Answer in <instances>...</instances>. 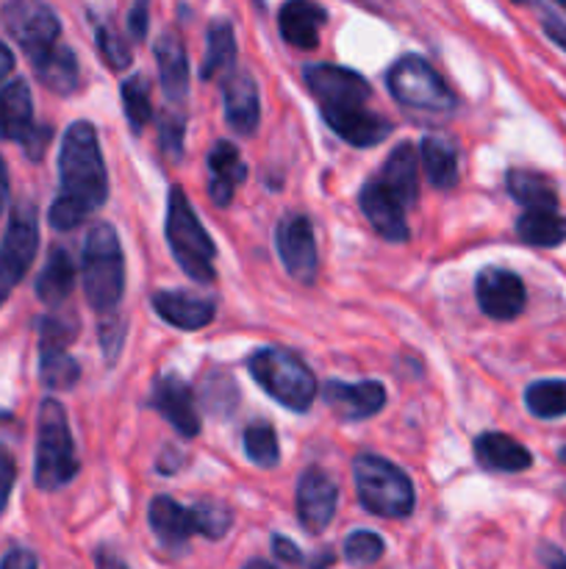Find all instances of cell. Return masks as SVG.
Instances as JSON below:
<instances>
[{"label":"cell","mask_w":566,"mask_h":569,"mask_svg":"<svg viewBox=\"0 0 566 569\" xmlns=\"http://www.w3.org/2000/svg\"><path fill=\"white\" fill-rule=\"evenodd\" d=\"M59 198L48 214L50 226L72 231L109 198V176L92 122L78 120L67 128L59 150Z\"/></svg>","instance_id":"6da1fadb"},{"label":"cell","mask_w":566,"mask_h":569,"mask_svg":"<svg viewBox=\"0 0 566 569\" xmlns=\"http://www.w3.org/2000/svg\"><path fill=\"white\" fill-rule=\"evenodd\" d=\"M303 78L336 137L355 148H375L383 139H388L392 122L370 109L372 89L358 72L347 67L311 64L305 67Z\"/></svg>","instance_id":"7a4b0ae2"},{"label":"cell","mask_w":566,"mask_h":569,"mask_svg":"<svg viewBox=\"0 0 566 569\" xmlns=\"http://www.w3.org/2000/svg\"><path fill=\"white\" fill-rule=\"evenodd\" d=\"M83 292L98 315H114L125 292V259L114 226L98 222L89 231L81 259Z\"/></svg>","instance_id":"3957f363"},{"label":"cell","mask_w":566,"mask_h":569,"mask_svg":"<svg viewBox=\"0 0 566 569\" xmlns=\"http://www.w3.org/2000/svg\"><path fill=\"white\" fill-rule=\"evenodd\" d=\"M253 381L270 395L275 403L294 415H305L316 398V378L300 356L283 348H261L247 359Z\"/></svg>","instance_id":"277c9868"},{"label":"cell","mask_w":566,"mask_h":569,"mask_svg":"<svg viewBox=\"0 0 566 569\" xmlns=\"http://www.w3.org/2000/svg\"><path fill=\"white\" fill-rule=\"evenodd\" d=\"M78 476V456L72 445L67 411L59 400L48 398L39 406L37 420V461L33 481L42 492H55Z\"/></svg>","instance_id":"5b68a950"},{"label":"cell","mask_w":566,"mask_h":569,"mask_svg":"<svg viewBox=\"0 0 566 569\" xmlns=\"http://www.w3.org/2000/svg\"><path fill=\"white\" fill-rule=\"evenodd\" d=\"M166 242L178 267L186 272L192 281L211 283L214 281V256L216 248L211 242L209 231L203 228L200 217L189 206L181 187H172L166 194Z\"/></svg>","instance_id":"8992f818"},{"label":"cell","mask_w":566,"mask_h":569,"mask_svg":"<svg viewBox=\"0 0 566 569\" xmlns=\"http://www.w3.org/2000/svg\"><path fill=\"white\" fill-rule=\"evenodd\" d=\"M355 492L370 515L383 520H403L414 511L416 495L411 478L381 456L361 453L353 461Z\"/></svg>","instance_id":"52a82bcc"},{"label":"cell","mask_w":566,"mask_h":569,"mask_svg":"<svg viewBox=\"0 0 566 569\" xmlns=\"http://www.w3.org/2000/svg\"><path fill=\"white\" fill-rule=\"evenodd\" d=\"M388 92L408 109L449 111L455 106V94L449 92L447 83L420 56H405L388 70Z\"/></svg>","instance_id":"ba28073f"},{"label":"cell","mask_w":566,"mask_h":569,"mask_svg":"<svg viewBox=\"0 0 566 569\" xmlns=\"http://www.w3.org/2000/svg\"><path fill=\"white\" fill-rule=\"evenodd\" d=\"M3 26L31 64L53 50L61 37L59 17L44 0H9L3 9Z\"/></svg>","instance_id":"9c48e42d"},{"label":"cell","mask_w":566,"mask_h":569,"mask_svg":"<svg viewBox=\"0 0 566 569\" xmlns=\"http://www.w3.org/2000/svg\"><path fill=\"white\" fill-rule=\"evenodd\" d=\"M39 248V226H37V209L28 200L14 206L11 211L9 228L0 242V306L11 295V289L22 281V276L31 267L33 256Z\"/></svg>","instance_id":"30bf717a"},{"label":"cell","mask_w":566,"mask_h":569,"mask_svg":"<svg viewBox=\"0 0 566 569\" xmlns=\"http://www.w3.org/2000/svg\"><path fill=\"white\" fill-rule=\"evenodd\" d=\"M275 248L283 261V270L297 283L309 287L316 278V242L314 226L305 214H286L281 217L275 228Z\"/></svg>","instance_id":"8fae6325"},{"label":"cell","mask_w":566,"mask_h":569,"mask_svg":"<svg viewBox=\"0 0 566 569\" xmlns=\"http://www.w3.org/2000/svg\"><path fill=\"white\" fill-rule=\"evenodd\" d=\"M475 298L483 315H486L488 320L497 322L516 320V317L525 311L527 303V292L522 278L516 276V272L503 270V267H486V270L477 276Z\"/></svg>","instance_id":"7c38bea8"},{"label":"cell","mask_w":566,"mask_h":569,"mask_svg":"<svg viewBox=\"0 0 566 569\" xmlns=\"http://www.w3.org/2000/svg\"><path fill=\"white\" fill-rule=\"evenodd\" d=\"M150 406L175 428L181 437L194 439L203 428L200 422V411L194 406V392L178 372H164L153 381L150 389Z\"/></svg>","instance_id":"4fadbf2b"},{"label":"cell","mask_w":566,"mask_h":569,"mask_svg":"<svg viewBox=\"0 0 566 569\" xmlns=\"http://www.w3.org/2000/svg\"><path fill=\"white\" fill-rule=\"evenodd\" d=\"M338 489L327 472L309 467L297 483V517L309 533H322L336 515Z\"/></svg>","instance_id":"5bb4252c"},{"label":"cell","mask_w":566,"mask_h":569,"mask_svg":"<svg viewBox=\"0 0 566 569\" xmlns=\"http://www.w3.org/2000/svg\"><path fill=\"white\" fill-rule=\"evenodd\" d=\"M358 206L366 222L381 233L386 242H405L408 239V222H405V206L383 187L377 178L366 181L358 192Z\"/></svg>","instance_id":"9a60e30c"},{"label":"cell","mask_w":566,"mask_h":569,"mask_svg":"<svg viewBox=\"0 0 566 569\" xmlns=\"http://www.w3.org/2000/svg\"><path fill=\"white\" fill-rule=\"evenodd\" d=\"M325 403L342 420L358 422L370 420L386 406V387L381 381H327L325 383Z\"/></svg>","instance_id":"2e32d148"},{"label":"cell","mask_w":566,"mask_h":569,"mask_svg":"<svg viewBox=\"0 0 566 569\" xmlns=\"http://www.w3.org/2000/svg\"><path fill=\"white\" fill-rule=\"evenodd\" d=\"M222 98H225V120L236 133H253L261 120L259 87L253 76L244 70H231V76L222 83Z\"/></svg>","instance_id":"e0dca14e"},{"label":"cell","mask_w":566,"mask_h":569,"mask_svg":"<svg viewBox=\"0 0 566 569\" xmlns=\"http://www.w3.org/2000/svg\"><path fill=\"white\" fill-rule=\"evenodd\" d=\"M150 303H153L155 315L178 331H200L216 315L214 300L198 298L192 292H155Z\"/></svg>","instance_id":"ac0fdd59"},{"label":"cell","mask_w":566,"mask_h":569,"mask_svg":"<svg viewBox=\"0 0 566 569\" xmlns=\"http://www.w3.org/2000/svg\"><path fill=\"white\" fill-rule=\"evenodd\" d=\"M325 22L327 11L314 0H286L277 14L281 37L300 50H314L320 44V31Z\"/></svg>","instance_id":"d6986e66"},{"label":"cell","mask_w":566,"mask_h":569,"mask_svg":"<svg viewBox=\"0 0 566 569\" xmlns=\"http://www.w3.org/2000/svg\"><path fill=\"white\" fill-rule=\"evenodd\" d=\"M33 131V98L28 81L6 83L0 89V142H26Z\"/></svg>","instance_id":"ffe728a7"},{"label":"cell","mask_w":566,"mask_h":569,"mask_svg":"<svg viewBox=\"0 0 566 569\" xmlns=\"http://www.w3.org/2000/svg\"><path fill=\"white\" fill-rule=\"evenodd\" d=\"M244 178H247V167H244L236 144L220 139V142H216L209 153V194H211V200H214L216 206H222V209H225V206H231L233 192H236V187L244 181Z\"/></svg>","instance_id":"44dd1931"},{"label":"cell","mask_w":566,"mask_h":569,"mask_svg":"<svg viewBox=\"0 0 566 569\" xmlns=\"http://www.w3.org/2000/svg\"><path fill=\"white\" fill-rule=\"evenodd\" d=\"M377 181L405 206H416L420 200V167H416V148L411 142H400L383 161V170Z\"/></svg>","instance_id":"7402d4cb"},{"label":"cell","mask_w":566,"mask_h":569,"mask_svg":"<svg viewBox=\"0 0 566 569\" xmlns=\"http://www.w3.org/2000/svg\"><path fill=\"white\" fill-rule=\"evenodd\" d=\"M472 450H475L477 465L486 467V470L492 472H522L530 470L533 465L530 450L522 442H516L514 437H508V433H481V437L475 439V445H472Z\"/></svg>","instance_id":"603a6c76"},{"label":"cell","mask_w":566,"mask_h":569,"mask_svg":"<svg viewBox=\"0 0 566 569\" xmlns=\"http://www.w3.org/2000/svg\"><path fill=\"white\" fill-rule=\"evenodd\" d=\"M148 520L153 533L159 537V542L170 550L183 548L189 542V537L194 533L192 509L181 506L178 500L166 498V495H159V498L150 500Z\"/></svg>","instance_id":"cb8c5ba5"},{"label":"cell","mask_w":566,"mask_h":569,"mask_svg":"<svg viewBox=\"0 0 566 569\" xmlns=\"http://www.w3.org/2000/svg\"><path fill=\"white\" fill-rule=\"evenodd\" d=\"M155 61H159V76L161 87H164L166 98L170 100H183L189 89V59L186 48H183L181 39L175 33H161L153 44Z\"/></svg>","instance_id":"d4e9b609"},{"label":"cell","mask_w":566,"mask_h":569,"mask_svg":"<svg viewBox=\"0 0 566 569\" xmlns=\"http://www.w3.org/2000/svg\"><path fill=\"white\" fill-rule=\"evenodd\" d=\"M75 287V264L64 248H50L48 261L37 278V298L44 306H61Z\"/></svg>","instance_id":"484cf974"},{"label":"cell","mask_w":566,"mask_h":569,"mask_svg":"<svg viewBox=\"0 0 566 569\" xmlns=\"http://www.w3.org/2000/svg\"><path fill=\"white\" fill-rule=\"evenodd\" d=\"M33 72L55 94H72L78 89V83H81L78 59L67 44H55L42 59L33 61Z\"/></svg>","instance_id":"4316f807"},{"label":"cell","mask_w":566,"mask_h":569,"mask_svg":"<svg viewBox=\"0 0 566 569\" xmlns=\"http://www.w3.org/2000/svg\"><path fill=\"white\" fill-rule=\"evenodd\" d=\"M516 237L530 248H558L566 242V217L555 209H525L516 220Z\"/></svg>","instance_id":"83f0119b"},{"label":"cell","mask_w":566,"mask_h":569,"mask_svg":"<svg viewBox=\"0 0 566 569\" xmlns=\"http://www.w3.org/2000/svg\"><path fill=\"white\" fill-rule=\"evenodd\" d=\"M420 156L422 164H425L427 181L433 183L436 189H455L458 183V153H455L453 144L447 142L444 137H425L420 142Z\"/></svg>","instance_id":"f1b7e54d"},{"label":"cell","mask_w":566,"mask_h":569,"mask_svg":"<svg viewBox=\"0 0 566 569\" xmlns=\"http://www.w3.org/2000/svg\"><path fill=\"white\" fill-rule=\"evenodd\" d=\"M505 187H508L511 198L525 209H558V189L542 172L508 170Z\"/></svg>","instance_id":"f546056e"},{"label":"cell","mask_w":566,"mask_h":569,"mask_svg":"<svg viewBox=\"0 0 566 569\" xmlns=\"http://www.w3.org/2000/svg\"><path fill=\"white\" fill-rule=\"evenodd\" d=\"M236 61V39H233V28L228 20L211 22L209 28V42H205L203 67H200V78L209 81L216 72L231 70Z\"/></svg>","instance_id":"4dcf8cb0"},{"label":"cell","mask_w":566,"mask_h":569,"mask_svg":"<svg viewBox=\"0 0 566 569\" xmlns=\"http://www.w3.org/2000/svg\"><path fill=\"white\" fill-rule=\"evenodd\" d=\"M81 378V367L64 348H39V381L50 392H67Z\"/></svg>","instance_id":"1f68e13d"},{"label":"cell","mask_w":566,"mask_h":569,"mask_svg":"<svg viewBox=\"0 0 566 569\" xmlns=\"http://www.w3.org/2000/svg\"><path fill=\"white\" fill-rule=\"evenodd\" d=\"M525 406L538 420H560L566 417V381L564 378H547L525 389Z\"/></svg>","instance_id":"d6a6232c"},{"label":"cell","mask_w":566,"mask_h":569,"mask_svg":"<svg viewBox=\"0 0 566 569\" xmlns=\"http://www.w3.org/2000/svg\"><path fill=\"white\" fill-rule=\"evenodd\" d=\"M122 109H125L128 126L133 133H142L153 117V100H150V83L144 76H131L122 81Z\"/></svg>","instance_id":"836d02e7"},{"label":"cell","mask_w":566,"mask_h":569,"mask_svg":"<svg viewBox=\"0 0 566 569\" xmlns=\"http://www.w3.org/2000/svg\"><path fill=\"white\" fill-rule=\"evenodd\" d=\"M244 453L253 465L259 467H275L281 459V448H277L275 428L270 422H253L244 431Z\"/></svg>","instance_id":"e575fe53"},{"label":"cell","mask_w":566,"mask_h":569,"mask_svg":"<svg viewBox=\"0 0 566 569\" xmlns=\"http://www.w3.org/2000/svg\"><path fill=\"white\" fill-rule=\"evenodd\" d=\"M194 533L205 539H222L233 526V515L228 506L214 503V500H203V503L192 506Z\"/></svg>","instance_id":"d590c367"},{"label":"cell","mask_w":566,"mask_h":569,"mask_svg":"<svg viewBox=\"0 0 566 569\" xmlns=\"http://www.w3.org/2000/svg\"><path fill=\"white\" fill-rule=\"evenodd\" d=\"M94 37H98V50L105 61H109L111 70H125L133 61L131 48H128V39H122L117 33V28L109 20H100L94 28Z\"/></svg>","instance_id":"8d00e7d4"},{"label":"cell","mask_w":566,"mask_h":569,"mask_svg":"<svg viewBox=\"0 0 566 569\" xmlns=\"http://www.w3.org/2000/svg\"><path fill=\"white\" fill-rule=\"evenodd\" d=\"M78 337V320L72 315H50L39 320V348H70Z\"/></svg>","instance_id":"74e56055"},{"label":"cell","mask_w":566,"mask_h":569,"mask_svg":"<svg viewBox=\"0 0 566 569\" xmlns=\"http://www.w3.org/2000/svg\"><path fill=\"white\" fill-rule=\"evenodd\" d=\"M383 550V539L372 531H355L344 539V559L355 567H370L375 561H381Z\"/></svg>","instance_id":"f35d334b"},{"label":"cell","mask_w":566,"mask_h":569,"mask_svg":"<svg viewBox=\"0 0 566 569\" xmlns=\"http://www.w3.org/2000/svg\"><path fill=\"white\" fill-rule=\"evenodd\" d=\"M159 142H161V150L166 153V159L178 161L181 159V150H183V131H186V120H183L181 111L175 109H166L164 114H161V122H159Z\"/></svg>","instance_id":"ab89813d"},{"label":"cell","mask_w":566,"mask_h":569,"mask_svg":"<svg viewBox=\"0 0 566 569\" xmlns=\"http://www.w3.org/2000/svg\"><path fill=\"white\" fill-rule=\"evenodd\" d=\"M125 28H128V37H131L133 42H142V39L148 37L150 0H131V6H128Z\"/></svg>","instance_id":"60d3db41"},{"label":"cell","mask_w":566,"mask_h":569,"mask_svg":"<svg viewBox=\"0 0 566 569\" xmlns=\"http://www.w3.org/2000/svg\"><path fill=\"white\" fill-rule=\"evenodd\" d=\"M122 339H125L122 320H117V317L103 320V326H100V342H103V353L109 356V361L117 359V353H120L122 348Z\"/></svg>","instance_id":"b9f144b4"},{"label":"cell","mask_w":566,"mask_h":569,"mask_svg":"<svg viewBox=\"0 0 566 569\" xmlns=\"http://www.w3.org/2000/svg\"><path fill=\"white\" fill-rule=\"evenodd\" d=\"M14 478H17V467L14 459L6 448H0V515H3L6 503H9V495L11 487H14Z\"/></svg>","instance_id":"7bdbcfd3"},{"label":"cell","mask_w":566,"mask_h":569,"mask_svg":"<svg viewBox=\"0 0 566 569\" xmlns=\"http://www.w3.org/2000/svg\"><path fill=\"white\" fill-rule=\"evenodd\" d=\"M50 139H53V128H50V126H33V131L28 133L26 142H22L28 159H31V161L42 159L44 148L50 144Z\"/></svg>","instance_id":"ee69618b"},{"label":"cell","mask_w":566,"mask_h":569,"mask_svg":"<svg viewBox=\"0 0 566 569\" xmlns=\"http://www.w3.org/2000/svg\"><path fill=\"white\" fill-rule=\"evenodd\" d=\"M272 550H275L277 559L286 561V565H305L303 553H300V548L292 542V539L272 537Z\"/></svg>","instance_id":"f6af8a7d"},{"label":"cell","mask_w":566,"mask_h":569,"mask_svg":"<svg viewBox=\"0 0 566 569\" xmlns=\"http://www.w3.org/2000/svg\"><path fill=\"white\" fill-rule=\"evenodd\" d=\"M0 569H39V565H37V556H33L31 550L14 548L3 556Z\"/></svg>","instance_id":"bcb514c9"},{"label":"cell","mask_w":566,"mask_h":569,"mask_svg":"<svg viewBox=\"0 0 566 569\" xmlns=\"http://www.w3.org/2000/svg\"><path fill=\"white\" fill-rule=\"evenodd\" d=\"M542 22H544V31H547V37L566 50V22L560 20V17H555L553 11H544Z\"/></svg>","instance_id":"7dc6e473"},{"label":"cell","mask_w":566,"mask_h":569,"mask_svg":"<svg viewBox=\"0 0 566 569\" xmlns=\"http://www.w3.org/2000/svg\"><path fill=\"white\" fill-rule=\"evenodd\" d=\"M542 561H544V567H547V569H566V553H564V550L553 548V545H544Z\"/></svg>","instance_id":"c3c4849f"},{"label":"cell","mask_w":566,"mask_h":569,"mask_svg":"<svg viewBox=\"0 0 566 569\" xmlns=\"http://www.w3.org/2000/svg\"><path fill=\"white\" fill-rule=\"evenodd\" d=\"M98 569H131V567H128L125 561L114 553V550L100 548L98 550Z\"/></svg>","instance_id":"681fc988"},{"label":"cell","mask_w":566,"mask_h":569,"mask_svg":"<svg viewBox=\"0 0 566 569\" xmlns=\"http://www.w3.org/2000/svg\"><path fill=\"white\" fill-rule=\"evenodd\" d=\"M11 67H14V56H11V50L6 48L3 42H0V81H3V78L9 76Z\"/></svg>","instance_id":"f907efd6"},{"label":"cell","mask_w":566,"mask_h":569,"mask_svg":"<svg viewBox=\"0 0 566 569\" xmlns=\"http://www.w3.org/2000/svg\"><path fill=\"white\" fill-rule=\"evenodd\" d=\"M6 198H9V172H6V161L0 156V214H3Z\"/></svg>","instance_id":"816d5d0a"},{"label":"cell","mask_w":566,"mask_h":569,"mask_svg":"<svg viewBox=\"0 0 566 569\" xmlns=\"http://www.w3.org/2000/svg\"><path fill=\"white\" fill-rule=\"evenodd\" d=\"M331 565H333V553H331V550H322L320 556H314V559L309 561L311 569H325V567H331Z\"/></svg>","instance_id":"f5cc1de1"},{"label":"cell","mask_w":566,"mask_h":569,"mask_svg":"<svg viewBox=\"0 0 566 569\" xmlns=\"http://www.w3.org/2000/svg\"><path fill=\"white\" fill-rule=\"evenodd\" d=\"M244 569H275L270 565V561H261V559H255V561H247V565H244Z\"/></svg>","instance_id":"db71d44e"},{"label":"cell","mask_w":566,"mask_h":569,"mask_svg":"<svg viewBox=\"0 0 566 569\" xmlns=\"http://www.w3.org/2000/svg\"><path fill=\"white\" fill-rule=\"evenodd\" d=\"M555 3H558V6H560V9H564V11H566V0H555Z\"/></svg>","instance_id":"11a10c76"},{"label":"cell","mask_w":566,"mask_h":569,"mask_svg":"<svg viewBox=\"0 0 566 569\" xmlns=\"http://www.w3.org/2000/svg\"><path fill=\"white\" fill-rule=\"evenodd\" d=\"M560 459H564V461H566V448H564V450H560Z\"/></svg>","instance_id":"9f6ffc18"},{"label":"cell","mask_w":566,"mask_h":569,"mask_svg":"<svg viewBox=\"0 0 566 569\" xmlns=\"http://www.w3.org/2000/svg\"><path fill=\"white\" fill-rule=\"evenodd\" d=\"M516 3H527V0H516Z\"/></svg>","instance_id":"6f0895ef"}]
</instances>
